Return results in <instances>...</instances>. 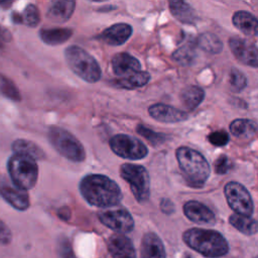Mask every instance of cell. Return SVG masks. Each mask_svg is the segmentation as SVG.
<instances>
[{
  "instance_id": "obj_20",
  "label": "cell",
  "mask_w": 258,
  "mask_h": 258,
  "mask_svg": "<svg viewBox=\"0 0 258 258\" xmlns=\"http://www.w3.org/2000/svg\"><path fill=\"white\" fill-rule=\"evenodd\" d=\"M233 24L241 32L249 36H258V19L247 11H237L232 17Z\"/></svg>"
},
{
  "instance_id": "obj_30",
  "label": "cell",
  "mask_w": 258,
  "mask_h": 258,
  "mask_svg": "<svg viewBox=\"0 0 258 258\" xmlns=\"http://www.w3.org/2000/svg\"><path fill=\"white\" fill-rule=\"evenodd\" d=\"M0 92L2 93V95H4L6 98L10 100L19 101L21 99L17 87L13 84L11 80H9L3 75H0Z\"/></svg>"
},
{
  "instance_id": "obj_4",
  "label": "cell",
  "mask_w": 258,
  "mask_h": 258,
  "mask_svg": "<svg viewBox=\"0 0 258 258\" xmlns=\"http://www.w3.org/2000/svg\"><path fill=\"white\" fill-rule=\"evenodd\" d=\"M64 57L70 69L88 83H96L101 78V68L98 61L84 48L71 45L64 50Z\"/></svg>"
},
{
  "instance_id": "obj_40",
  "label": "cell",
  "mask_w": 258,
  "mask_h": 258,
  "mask_svg": "<svg viewBox=\"0 0 258 258\" xmlns=\"http://www.w3.org/2000/svg\"><path fill=\"white\" fill-rule=\"evenodd\" d=\"M57 215L61 220L68 221L71 218V211L68 207H62L57 211Z\"/></svg>"
},
{
  "instance_id": "obj_22",
  "label": "cell",
  "mask_w": 258,
  "mask_h": 258,
  "mask_svg": "<svg viewBox=\"0 0 258 258\" xmlns=\"http://www.w3.org/2000/svg\"><path fill=\"white\" fill-rule=\"evenodd\" d=\"M169 9L172 15L182 23L195 24L198 16L192 7L183 1H169Z\"/></svg>"
},
{
  "instance_id": "obj_11",
  "label": "cell",
  "mask_w": 258,
  "mask_h": 258,
  "mask_svg": "<svg viewBox=\"0 0 258 258\" xmlns=\"http://www.w3.org/2000/svg\"><path fill=\"white\" fill-rule=\"evenodd\" d=\"M229 46L239 61L252 68H258V46L254 43L242 37L233 36L229 39Z\"/></svg>"
},
{
  "instance_id": "obj_17",
  "label": "cell",
  "mask_w": 258,
  "mask_h": 258,
  "mask_svg": "<svg viewBox=\"0 0 258 258\" xmlns=\"http://www.w3.org/2000/svg\"><path fill=\"white\" fill-rule=\"evenodd\" d=\"M132 34V27L127 23H116L106 28L100 38L110 45H121L125 43Z\"/></svg>"
},
{
  "instance_id": "obj_25",
  "label": "cell",
  "mask_w": 258,
  "mask_h": 258,
  "mask_svg": "<svg viewBox=\"0 0 258 258\" xmlns=\"http://www.w3.org/2000/svg\"><path fill=\"white\" fill-rule=\"evenodd\" d=\"M204 98L205 92L198 86H188L180 93V100L182 104L190 111L195 110L203 102Z\"/></svg>"
},
{
  "instance_id": "obj_2",
  "label": "cell",
  "mask_w": 258,
  "mask_h": 258,
  "mask_svg": "<svg viewBox=\"0 0 258 258\" xmlns=\"http://www.w3.org/2000/svg\"><path fill=\"white\" fill-rule=\"evenodd\" d=\"M182 239L189 248L209 258L224 256L229 251L226 239L214 230L191 228L182 234Z\"/></svg>"
},
{
  "instance_id": "obj_7",
  "label": "cell",
  "mask_w": 258,
  "mask_h": 258,
  "mask_svg": "<svg viewBox=\"0 0 258 258\" xmlns=\"http://www.w3.org/2000/svg\"><path fill=\"white\" fill-rule=\"evenodd\" d=\"M121 177L130 185V189L139 203L146 202L150 197V178L145 167L124 163L120 167Z\"/></svg>"
},
{
  "instance_id": "obj_23",
  "label": "cell",
  "mask_w": 258,
  "mask_h": 258,
  "mask_svg": "<svg viewBox=\"0 0 258 258\" xmlns=\"http://www.w3.org/2000/svg\"><path fill=\"white\" fill-rule=\"evenodd\" d=\"M12 150L16 154L25 155L35 159L45 158L44 151L34 142L26 139H17L12 143Z\"/></svg>"
},
{
  "instance_id": "obj_8",
  "label": "cell",
  "mask_w": 258,
  "mask_h": 258,
  "mask_svg": "<svg viewBox=\"0 0 258 258\" xmlns=\"http://www.w3.org/2000/svg\"><path fill=\"white\" fill-rule=\"evenodd\" d=\"M109 143L112 151L125 159H142L148 152L147 147L139 139L126 134H117L113 136Z\"/></svg>"
},
{
  "instance_id": "obj_21",
  "label": "cell",
  "mask_w": 258,
  "mask_h": 258,
  "mask_svg": "<svg viewBox=\"0 0 258 258\" xmlns=\"http://www.w3.org/2000/svg\"><path fill=\"white\" fill-rule=\"evenodd\" d=\"M150 78L151 77L147 72L140 71V72L128 75L126 77H121L120 79L113 80L112 85L120 89L133 90V89L145 86L149 82Z\"/></svg>"
},
{
  "instance_id": "obj_9",
  "label": "cell",
  "mask_w": 258,
  "mask_h": 258,
  "mask_svg": "<svg viewBox=\"0 0 258 258\" xmlns=\"http://www.w3.org/2000/svg\"><path fill=\"white\" fill-rule=\"evenodd\" d=\"M225 197L235 214L250 217L253 213V201L249 191L237 181H230L224 188Z\"/></svg>"
},
{
  "instance_id": "obj_14",
  "label": "cell",
  "mask_w": 258,
  "mask_h": 258,
  "mask_svg": "<svg viewBox=\"0 0 258 258\" xmlns=\"http://www.w3.org/2000/svg\"><path fill=\"white\" fill-rule=\"evenodd\" d=\"M149 115L163 123H177L187 119V114L174 107L164 104H154L148 108Z\"/></svg>"
},
{
  "instance_id": "obj_10",
  "label": "cell",
  "mask_w": 258,
  "mask_h": 258,
  "mask_svg": "<svg viewBox=\"0 0 258 258\" xmlns=\"http://www.w3.org/2000/svg\"><path fill=\"white\" fill-rule=\"evenodd\" d=\"M98 217L103 225L119 233H128L134 228V220L125 209L104 211Z\"/></svg>"
},
{
  "instance_id": "obj_6",
  "label": "cell",
  "mask_w": 258,
  "mask_h": 258,
  "mask_svg": "<svg viewBox=\"0 0 258 258\" xmlns=\"http://www.w3.org/2000/svg\"><path fill=\"white\" fill-rule=\"evenodd\" d=\"M48 140L62 156L72 161L82 162L86 158L82 143L73 134L60 127L53 126L49 128Z\"/></svg>"
},
{
  "instance_id": "obj_1",
  "label": "cell",
  "mask_w": 258,
  "mask_h": 258,
  "mask_svg": "<svg viewBox=\"0 0 258 258\" xmlns=\"http://www.w3.org/2000/svg\"><path fill=\"white\" fill-rule=\"evenodd\" d=\"M83 198L92 206L109 208L118 205L122 200L119 185L103 174H89L80 182Z\"/></svg>"
},
{
  "instance_id": "obj_36",
  "label": "cell",
  "mask_w": 258,
  "mask_h": 258,
  "mask_svg": "<svg viewBox=\"0 0 258 258\" xmlns=\"http://www.w3.org/2000/svg\"><path fill=\"white\" fill-rule=\"evenodd\" d=\"M58 253L61 258H76L70 241L62 237L58 242Z\"/></svg>"
},
{
  "instance_id": "obj_37",
  "label": "cell",
  "mask_w": 258,
  "mask_h": 258,
  "mask_svg": "<svg viewBox=\"0 0 258 258\" xmlns=\"http://www.w3.org/2000/svg\"><path fill=\"white\" fill-rule=\"evenodd\" d=\"M12 239V234L8 226L0 220V243L1 244H9Z\"/></svg>"
},
{
  "instance_id": "obj_3",
  "label": "cell",
  "mask_w": 258,
  "mask_h": 258,
  "mask_svg": "<svg viewBox=\"0 0 258 258\" xmlns=\"http://www.w3.org/2000/svg\"><path fill=\"white\" fill-rule=\"evenodd\" d=\"M175 155L187 184L194 187H202L211 173L210 164L205 156L187 146L178 147Z\"/></svg>"
},
{
  "instance_id": "obj_12",
  "label": "cell",
  "mask_w": 258,
  "mask_h": 258,
  "mask_svg": "<svg viewBox=\"0 0 258 258\" xmlns=\"http://www.w3.org/2000/svg\"><path fill=\"white\" fill-rule=\"evenodd\" d=\"M0 196L11 207L18 211H25L29 207V197L26 190L4 180H0Z\"/></svg>"
},
{
  "instance_id": "obj_5",
  "label": "cell",
  "mask_w": 258,
  "mask_h": 258,
  "mask_svg": "<svg viewBox=\"0 0 258 258\" xmlns=\"http://www.w3.org/2000/svg\"><path fill=\"white\" fill-rule=\"evenodd\" d=\"M7 166L15 186L27 190L35 185L38 177V166L33 158L14 153L9 158Z\"/></svg>"
},
{
  "instance_id": "obj_19",
  "label": "cell",
  "mask_w": 258,
  "mask_h": 258,
  "mask_svg": "<svg viewBox=\"0 0 258 258\" xmlns=\"http://www.w3.org/2000/svg\"><path fill=\"white\" fill-rule=\"evenodd\" d=\"M75 1L57 0L49 4L46 11V16L53 22L63 23L68 21L75 11Z\"/></svg>"
},
{
  "instance_id": "obj_35",
  "label": "cell",
  "mask_w": 258,
  "mask_h": 258,
  "mask_svg": "<svg viewBox=\"0 0 258 258\" xmlns=\"http://www.w3.org/2000/svg\"><path fill=\"white\" fill-rule=\"evenodd\" d=\"M215 171L218 174H225L227 173L231 167H232V162L226 155H221L217 158L215 161Z\"/></svg>"
},
{
  "instance_id": "obj_27",
  "label": "cell",
  "mask_w": 258,
  "mask_h": 258,
  "mask_svg": "<svg viewBox=\"0 0 258 258\" xmlns=\"http://www.w3.org/2000/svg\"><path fill=\"white\" fill-rule=\"evenodd\" d=\"M229 222L234 228L245 235L250 236L258 232V222L250 217L233 214L230 216Z\"/></svg>"
},
{
  "instance_id": "obj_39",
  "label": "cell",
  "mask_w": 258,
  "mask_h": 258,
  "mask_svg": "<svg viewBox=\"0 0 258 258\" xmlns=\"http://www.w3.org/2000/svg\"><path fill=\"white\" fill-rule=\"evenodd\" d=\"M160 207H161L162 212L165 213V214H171V213L174 211V206H173V204L171 203V201H169V200H167V199H163V200L161 201Z\"/></svg>"
},
{
  "instance_id": "obj_34",
  "label": "cell",
  "mask_w": 258,
  "mask_h": 258,
  "mask_svg": "<svg viewBox=\"0 0 258 258\" xmlns=\"http://www.w3.org/2000/svg\"><path fill=\"white\" fill-rule=\"evenodd\" d=\"M229 134L224 130H218L208 135V140L215 146H225L229 142Z\"/></svg>"
},
{
  "instance_id": "obj_28",
  "label": "cell",
  "mask_w": 258,
  "mask_h": 258,
  "mask_svg": "<svg viewBox=\"0 0 258 258\" xmlns=\"http://www.w3.org/2000/svg\"><path fill=\"white\" fill-rule=\"evenodd\" d=\"M197 44L209 53H219L223 49V44L220 38L211 32H204L200 34L197 39Z\"/></svg>"
},
{
  "instance_id": "obj_31",
  "label": "cell",
  "mask_w": 258,
  "mask_h": 258,
  "mask_svg": "<svg viewBox=\"0 0 258 258\" xmlns=\"http://www.w3.org/2000/svg\"><path fill=\"white\" fill-rule=\"evenodd\" d=\"M21 15V22L29 27H35L40 21V15L37 7L33 4H29L25 7Z\"/></svg>"
},
{
  "instance_id": "obj_38",
  "label": "cell",
  "mask_w": 258,
  "mask_h": 258,
  "mask_svg": "<svg viewBox=\"0 0 258 258\" xmlns=\"http://www.w3.org/2000/svg\"><path fill=\"white\" fill-rule=\"evenodd\" d=\"M12 36L10 31L5 28L3 25L0 24V46H2L4 43L9 42L11 40Z\"/></svg>"
},
{
  "instance_id": "obj_15",
  "label": "cell",
  "mask_w": 258,
  "mask_h": 258,
  "mask_svg": "<svg viewBox=\"0 0 258 258\" xmlns=\"http://www.w3.org/2000/svg\"><path fill=\"white\" fill-rule=\"evenodd\" d=\"M183 213L188 220L198 224H214V213L204 204L197 201H188L183 205Z\"/></svg>"
},
{
  "instance_id": "obj_24",
  "label": "cell",
  "mask_w": 258,
  "mask_h": 258,
  "mask_svg": "<svg viewBox=\"0 0 258 258\" xmlns=\"http://www.w3.org/2000/svg\"><path fill=\"white\" fill-rule=\"evenodd\" d=\"M258 131L256 122L249 119H236L230 124V132L239 138H249Z\"/></svg>"
},
{
  "instance_id": "obj_16",
  "label": "cell",
  "mask_w": 258,
  "mask_h": 258,
  "mask_svg": "<svg viewBox=\"0 0 258 258\" xmlns=\"http://www.w3.org/2000/svg\"><path fill=\"white\" fill-rule=\"evenodd\" d=\"M112 69L115 75L126 77L128 75L140 72L141 64L133 55L127 52H119L112 58Z\"/></svg>"
},
{
  "instance_id": "obj_18",
  "label": "cell",
  "mask_w": 258,
  "mask_h": 258,
  "mask_svg": "<svg viewBox=\"0 0 258 258\" xmlns=\"http://www.w3.org/2000/svg\"><path fill=\"white\" fill-rule=\"evenodd\" d=\"M141 258H166L162 241L154 233H146L141 241Z\"/></svg>"
},
{
  "instance_id": "obj_32",
  "label": "cell",
  "mask_w": 258,
  "mask_h": 258,
  "mask_svg": "<svg viewBox=\"0 0 258 258\" xmlns=\"http://www.w3.org/2000/svg\"><path fill=\"white\" fill-rule=\"evenodd\" d=\"M229 83L230 88L233 92H241L247 86V79L241 71L233 68L230 72Z\"/></svg>"
},
{
  "instance_id": "obj_41",
  "label": "cell",
  "mask_w": 258,
  "mask_h": 258,
  "mask_svg": "<svg viewBox=\"0 0 258 258\" xmlns=\"http://www.w3.org/2000/svg\"><path fill=\"white\" fill-rule=\"evenodd\" d=\"M254 258H258V256H256V257H254Z\"/></svg>"
},
{
  "instance_id": "obj_26",
  "label": "cell",
  "mask_w": 258,
  "mask_h": 258,
  "mask_svg": "<svg viewBox=\"0 0 258 258\" xmlns=\"http://www.w3.org/2000/svg\"><path fill=\"white\" fill-rule=\"evenodd\" d=\"M73 34L70 28H49L40 31V37L46 44L57 45L66 42Z\"/></svg>"
},
{
  "instance_id": "obj_29",
  "label": "cell",
  "mask_w": 258,
  "mask_h": 258,
  "mask_svg": "<svg viewBox=\"0 0 258 258\" xmlns=\"http://www.w3.org/2000/svg\"><path fill=\"white\" fill-rule=\"evenodd\" d=\"M172 57L175 61L179 62L180 64L187 66L194 61V59L196 57V51L191 44L186 43V44L180 46L179 48H177L173 52Z\"/></svg>"
},
{
  "instance_id": "obj_13",
  "label": "cell",
  "mask_w": 258,
  "mask_h": 258,
  "mask_svg": "<svg viewBox=\"0 0 258 258\" xmlns=\"http://www.w3.org/2000/svg\"><path fill=\"white\" fill-rule=\"evenodd\" d=\"M108 250L112 258H136L131 240L122 234H113L108 239Z\"/></svg>"
},
{
  "instance_id": "obj_33",
  "label": "cell",
  "mask_w": 258,
  "mask_h": 258,
  "mask_svg": "<svg viewBox=\"0 0 258 258\" xmlns=\"http://www.w3.org/2000/svg\"><path fill=\"white\" fill-rule=\"evenodd\" d=\"M137 133L145 137L147 140H149L153 144H159L163 141H165V135L161 133L154 132L153 130L145 127L144 125H138L136 129Z\"/></svg>"
}]
</instances>
